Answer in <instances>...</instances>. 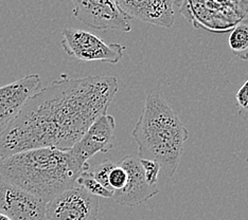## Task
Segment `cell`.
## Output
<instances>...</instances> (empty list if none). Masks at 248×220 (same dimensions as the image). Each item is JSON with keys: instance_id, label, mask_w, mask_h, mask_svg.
Returning <instances> with one entry per match:
<instances>
[{"instance_id": "6da1fadb", "label": "cell", "mask_w": 248, "mask_h": 220, "mask_svg": "<svg viewBox=\"0 0 248 220\" xmlns=\"http://www.w3.org/2000/svg\"><path fill=\"white\" fill-rule=\"evenodd\" d=\"M118 89L115 76L62 74L28 100L0 132V159L41 147L71 148L106 114Z\"/></svg>"}, {"instance_id": "7a4b0ae2", "label": "cell", "mask_w": 248, "mask_h": 220, "mask_svg": "<svg viewBox=\"0 0 248 220\" xmlns=\"http://www.w3.org/2000/svg\"><path fill=\"white\" fill-rule=\"evenodd\" d=\"M83 165L69 149L41 147L29 149L0 159V179L12 183L44 202L77 184Z\"/></svg>"}, {"instance_id": "3957f363", "label": "cell", "mask_w": 248, "mask_h": 220, "mask_svg": "<svg viewBox=\"0 0 248 220\" xmlns=\"http://www.w3.org/2000/svg\"><path fill=\"white\" fill-rule=\"evenodd\" d=\"M132 135L138 145L139 158L157 161L169 177L175 175L189 132L160 94L146 97Z\"/></svg>"}, {"instance_id": "277c9868", "label": "cell", "mask_w": 248, "mask_h": 220, "mask_svg": "<svg viewBox=\"0 0 248 220\" xmlns=\"http://www.w3.org/2000/svg\"><path fill=\"white\" fill-rule=\"evenodd\" d=\"M62 37L61 44L66 54L83 61L115 65L121 60L125 49L120 44H106L95 34L77 28H65Z\"/></svg>"}, {"instance_id": "5b68a950", "label": "cell", "mask_w": 248, "mask_h": 220, "mask_svg": "<svg viewBox=\"0 0 248 220\" xmlns=\"http://www.w3.org/2000/svg\"><path fill=\"white\" fill-rule=\"evenodd\" d=\"M99 199L78 184L46 203V220H98Z\"/></svg>"}, {"instance_id": "8992f818", "label": "cell", "mask_w": 248, "mask_h": 220, "mask_svg": "<svg viewBox=\"0 0 248 220\" xmlns=\"http://www.w3.org/2000/svg\"><path fill=\"white\" fill-rule=\"evenodd\" d=\"M77 19L93 29L131 32L129 18L115 0H70Z\"/></svg>"}, {"instance_id": "52a82bcc", "label": "cell", "mask_w": 248, "mask_h": 220, "mask_svg": "<svg viewBox=\"0 0 248 220\" xmlns=\"http://www.w3.org/2000/svg\"><path fill=\"white\" fill-rule=\"evenodd\" d=\"M127 173V181L124 188L114 191L112 198L122 206H137L149 201L159 193L158 186L146 181L141 161L138 156H126L118 163Z\"/></svg>"}, {"instance_id": "ba28073f", "label": "cell", "mask_w": 248, "mask_h": 220, "mask_svg": "<svg viewBox=\"0 0 248 220\" xmlns=\"http://www.w3.org/2000/svg\"><path fill=\"white\" fill-rule=\"evenodd\" d=\"M0 212L13 220H46V202L0 179Z\"/></svg>"}, {"instance_id": "9c48e42d", "label": "cell", "mask_w": 248, "mask_h": 220, "mask_svg": "<svg viewBox=\"0 0 248 220\" xmlns=\"http://www.w3.org/2000/svg\"><path fill=\"white\" fill-rule=\"evenodd\" d=\"M115 117L102 115L95 120L83 137L70 148L72 155L81 164L85 165L90 158L98 152L106 154L114 148Z\"/></svg>"}, {"instance_id": "30bf717a", "label": "cell", "mask_w": 248, "mask_h": 220, "mask_svg": "<svg viewBox=\"0 0 248 220\" xmlns=\"http://www.w3.org/2000/svg\"><path fill=\"white\" fill-rule=\"evenodd\" d=\"M38 74H29L0 87V127L9 125L25 106L27 101L41 88Z\"/></svg>"}, {"instance_id": "8fae6325", "label": "cell", "mask_w": 248, "mask_h": 220, "mask_svg": "<svg viewBox=\"0 0 248 220\" xmlns=\"http://www.w3.org/2000/svg\"><path fill=\"white\" fill-rule=\"evenodd\" d=\"M129 19L170 29L175 22L173 0H115Z\"/></svg>"}, {"instance_id": "7c38bea8", "label": "cell", "mask_w": 248, "mask_h": 220, "mask_svg": "<svg viewBox=\"0 0 248 220\" xmlns=\"http://www.w3.org/2000/svg\"><path fill=\"white\" fill-rule=\"evenodd\" d=\"M228 46L236 58L248 60V21H242L234 26L228 36Z\"/></svg>"}, {"instance_id": "4fadbf2b", "label": "cell", "mask_w": 248, "mask_h": 220, "mask_svg": "<svg viewBox=\"0 0 248 220\" xmlns=\"http://www.w3.org/2000/svg\"><path fill=\"white\" fill-rule=\"evenodd\" d=\"M77 184L82 186L83 189H85L88 193L97 197L112 198V195H114V191L106 189L105 186H103L93 177V172H90L89 168L82 172V174L77 179Z\"/></svg>"}, {"instance_id": "5bb4252c", "label": "cell", "mask_w": 248, "mask_h": 220, "mask_svg": "<svg viewBox=\"0 0 248 220\" xmlns=\"http://www.w3.org/2000/svg\"><path fill=\"white\" fill-rule=\"evenodd\" d=\"M140 161H141V165L143 167L146 181L151 185L157 186V183H158V175L161 169L159 163L154 160L141 159V158H140Z\"/></svg>"}, {"instance_id": "9a60e30c", "label": "cell", "mask_w": 248, "mask_h": 220, "mask_svg": "<svg viewBox=\"0 0 248 220\" xmlns=\"http://www.w3.org/2000/svg\"><path fill=\"white\" fill-rule=\"evenodd\" d=\"M127 181V173L125 169L117 164L111 169L108 177V183L112 191H119L124 188Z\"/></svg>"}, {"instance_id": "2e32d148", "label": "cell", "mask_w": 248, "mask_h": 220, "mask_svg": "<svg viewBox=\"0 0 248 220\" xmlns=\"http://www.w3.org/2000/svg\"><path fill=\"white\" fill-rule=\"evenodd\" d=\"M117 164L110 160H105L104 162L101 163L97 167L94 168V171L93 172V177L98 180V181L105 186L106 189H108L111 191L109 183H108V177L109 174L111 172V169L114 168Z\"/></svg>"}, {"instance_id": "e0dca14e", "label": "cell", "mask_w": 248, "mask_h": 220, "mask_svg": "<svg viewBox=\"0 0 248 220\" xmlns=\"http://www.w3.org/2000/svg\"><path fill=\"white\" fill-rule=\"evenodd\" d=\"M235 99L239 116L244 120H248V80L240 87Z\"/></svg>"}, {"instance_id": "ac0fdd59", "label": "cell", "mask_w": 248, "mask_h": 220, "mask_svg": "<svg viewBox=\"0 0 248 220\" xmlns=\"http://www.w3.org/2000/svg\"><path fill=\"white\" fill-rule=\"evenodd\" d=\"M0 220H13L11 217H9L7 214L0 212Z\"/></svg>"}]
</instances>
